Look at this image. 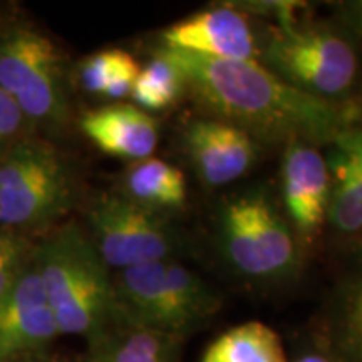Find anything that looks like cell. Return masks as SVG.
<instances>
[{"label": "cell", "mask_w": 362, "mask_h": 362, "mask_svg": "<svg viewBox=\"0 0 362 362\" xmlns=\"http://www.w3.org/2000/svg\"><path fill=\"white\" fill-rule=\"evenodd\" d=\"M0 232H2V220H0Z\"/></svg>", "instance_id": "cell-27"}, {"label": "cell", "mask_w": 362, "mask_h": 362, "mask_svg": "<svg viewBox=\"0 0 362 362\" xmlns=\"http://www.w3.org/2000/svg\"><path fill=\"white\" fill-rule=\"evenodd\" d=\"M181 139L194 173L211 188L242 178L259 155V143L250 134L210 116L189 121Z\"/></svg>", "instance_id": "cell-12"}, {"label": "cell", "mask_w": 362, "mask_h": 362, "mask_svg": "<svg viewBox=\"0 0 362 362\" xmlns=\"http://www.w3.org/2000/svg\"><path fill=\"white\" fill-rule=\"evenodd\" d=\"M296 362H334V361L330 359L329 356L317 354V352H312V354H305V356L298 357Z\"/></svg>", "instance_id": "cell-24"}, {"label": "cell", "mask_w": 362, "mask_h": 362, "mask_svg": "<svg viewBox=\"0 0 362 362\" xmlns=\"http://www.w3.org/2000/svg\"><path fill=\"white\" fill-rule=\"evenodd\" d=\"M34 265L61 336L89 342L119 317L110 267L78 223L66 221L40 238Z\"/></svg>", "instance_id": "cell-2"}, {"label": "cell", "mask_w": 362, "mask_h": 362, "mask_svg": "<svg viewBox=\"0 0 362 362\" xmlns=\"http://www.w3.org/2000/svg\"><path fill=\"white\" fill-rule=\"evenodd\" d=\"M218 248L240 277L284 284L300 269V245L287 216L264 188H250L223 203Z\"/></svg>", "instance_id": "cell-6"}, {"label": "cell", "mask_w": 362, "mask_h": 362, "mask_svg": "<svg viewBox=\"0 0 362 362\" xmlns=\"http://www.w3.org/2000/svg\"><path fill=\"white\" fill-rule=\"evenodd\" d=\"M88 226L90 242L110 270L171 260L185 250L183 233L168 216L123 193L94 197L88 206Z\"/></svg>", "instance_id": "cell-8"}, {"label": "cell", "mask_w": 362, "mask_h": 362, "mask_svg": "<svg viewBox=\"0 0 362 362\" xmlns=\"http://www.w3.org/2000/svg\"><path fill=\"white\" fill-rule=\"evenodd\" d=\"M141 66L123 49H104L81 61L78 81L86 93L123 101L133 93Z\"/></svg>", "instance_id": "cell-19"}, {"label": "cell", "mask_w": 362, "mask_h": 362, "mask_svg": "<svg viewBox=\"0 0 362 362\" xmlns=\"http://www.w3.org/2000/svg\"><path fill=\"white\" fill-rule=\"evenodd\" d=\"M37 242L7 230L0 232V302L33 265Z\"/></svg>", "instance_id": "cell-21"}, {"label": "cell", "mask_w": 362, "mask_h": 362, "mask_svg": "<svg viewBox=\"0 0 362 362\" xmlns=\"http://www.w3.org/2000/svg\"><path fill=\"white\" fill-rule=\"evenodd\" d=\"M0 88L37 134L52 141L67 129L71 103L64 54L27 21L6 17L0 24Z\"/></svg>", "instance_id": "cell-4"}, {"label": "cell", "mask_w": 362, "mask_h": 362, "mask_svg": "<svg viewBox=\"0 0 362 362\" xmlns=\"http://www.w3.org/2000/svg\"><path fill=\"white\" fill-rule=\"evenodd\" d=\"M334 362H362V255L342 280L330 315Z\"/></svg>", "instance_id": "cell-17"}, {"label": "cell", "mask_w": 362, "mask_h": 362, "mask_svg": "<svg viewBox=\"0 0 362 362\" xmlns=\"http://www.w3.org/2000/svg\"><path fill=\"white\" fill-rule=\"evenodd\" d=\"M158 128L149 112L128 103L106 104L79 117V129L99 151L131 163L153 156L160 139Z\"/></svg>", "instance_id": "cell-13"}, {"label": "cell", "mask_w": 362, "mask_h": 362, "mask_svg": "<svg viewBox=\"0 0 362 362\" xmlns=\"http://www.w3.org/2000/svg\"><path fill=\"white\" fill-rule=\"evenodd\" d=\"M259 47V62L285 83L324 101L347 104L359 78V57L351 39L337 29L275 27Z\"/></svg>", "instance_id": "cell-7"}, {"label": "cell", "mask_w": 362, "mask_h": 362, "mask_svg": "<svg viewBox=\"0 0 362 362\" xmlns=\"http://www.w3.org/2000/svg\"><path fill=\"white\" fill-rule=\"evenodd\" d=\"M124 197L139 205L165 214L187 202V178L168 161L146 158L131 163L123 178Z\"/></svg>", "instance_id": "cell-16"}, {"label": "cell", "mask_w": 362, "mask_h": 362, "mask_svg": "<svg viewBox=\"0 0 362 362\" xmlns=\"http://www.w3.org/2000/svg\"><path fill=\"white\" fill-rule=\"evenodd\" d=\"M354 24L357 27V33L362 37V2L354 4Z\"/></svg>", "instance_id": "cell-25"}, {"label": "cell", "mask_w": 362, "mask_h": 362, "mask_svg": "<svg viewBox=\"0 0 362 362\" xmlns=\"http://www.w3.org/2000/svg\"><path fill=\"white\" fill-rule=\"evenodd\" d=\"M185 96V81L175 62L156 49L148 64L141 67L131 99L139 110L153 112L173 106Z\"/></svg>", "instance_id": "cell-20"}, {"label": "cell", "mask_w": 362, "mask_h": 362, "mask_svg": "<svg viewBox=\"0 0 362 362\" xmlns=\"http://www.w3.org/2000/svg\"><path fill=\"white\" fill-rule=\"evenodd\" d=\"M17 362H78V361H72V359H69V357H62V356L52 354V352L49 351V352H42V354H35V356L25 357V359L17 361ZM79 362H83V361H79Z\"/></svg>", "instance_id": "cell-23"}, {"label": "cell", "mask_w": 362, "mask_h": 362, "mask_svg": "<svg viewBox=\"0 0 362 362\" xmlns=\"http://www.w3.org/2000/svg\"><path fill=\"white\" fill-rule=\"evenodd\" d=\"M160 47L223 61H259L260 47L245 12L211 7L166 27Z\"/></svg>", "instance_id": "cell-10"}, {"label": "cell", "mask_w": 362, "mask_h": 362, "mask_svg": "<svg viewBox=\"0 0 362 362\" xmlns=\"http://www.w3.org/2000/svg\"><path fill=\"white\" fill-rule=\"evenodd\" d=\"M112 288L123 319L181 341L202 329L221 304L200 275L175 259L117 270Z\"/></svg>", "instance_id": "cell-5"}, {"label": "cell", "mask_w": 362, "mask_h": 362, "mask_svg": "<svg viewBox=\"0 0 362 362\" xmlns=\"http://www.w3.org/2000/svg\"><path fill=\"white\" fill-rule=\"evenodd\" d=\"M178 67L185 94L210 117L243 129L257 143L327 146L356 124V107L324 101L285 83L259 61H223L158 47Z\"/></svg>", "instance_id": "cell-1"}, {"label": "cell", "mask_w": 362, "mask_h": 362, "mask_svg": "<svg viewBox=\"0 0 362 362\" xmlns=\"http://www.w3.org/2000/svg\"><path fill=\"white\" fill-rule=\"evenodd\" d=\"M30 134H37L34 126L16 101L0 88V161Z\"/></svg>", "instance_id": "cell-22"}, {"label": "cell", "mask_w": 362, "mask_h": 362, "mask_svg": "<svg viewBox=\"0 0 362 362\" xmlns=\"http://www.w3.org/2000/svg\"><path fill=\"white\" fill-rule=\"evenodd\" d=\"M280 193L297 238L310 242L327 221L330 200V175L320 148L307 143L284 148Z\"/></svg>", "instance_id": "cell-11"}, {"label": "cell", "mask_w": 362, "mask_h": 362, "mask_svg": "<svg viewBox=\"0 0 362 362\" xmlns=\"http://www.w3.org/2000/svg\"><path fill=\"white\" fill-rule=\"evenodd\" d=\"M183 341L117 317L88 342L83 362H180Z\"/></svg>", "instance_id": "cell-15"}, {"label": "cell", "mask_w": 362, "mask_h": 362, "mask_svg": "<svg viewBox=\"0 0 362 362\" xmlns=\"http://www.w3.org/2000/svg\"><path fill=\"white\" fill-rule=\"evenodd\" d=\"M200 362H287L279 334L262 322L235 325L215 339Z\"/></svg>", "instance_id": "cell-18"}, {"label": "cell", "mask_w": 362, "mask_h": 362, "mask_svg": "<svg viewBox=\"0 0 362 362\" xmlns=\"http://www.w3.org/2000/svg\"><path fill=\"white\" fill-rule=\"evenodd\" d=\"M59 336L61 330L33 262L0 302V362L49 352Z\"/></svg>", "instance_id": "cell-9"}, {"label": "cell", "mask_w": 362, "mask_h": 362, "mask_svg": "<svg viewBox=\"0 0 362 362\" xmlns=\"http://www.w3.org/2000/svg\"><path fill=\"white\" fill-rule=\"evenodd\" d=\"M78 181L51 139L30 134L0 161L2 230L39 242L69 215Z\"/></svg>", "instance_id": "cell-3"}, {"label": "cell", "mask_w": 362, "mask_h": 362, "mask_svg": "<svg viewBox=\"0 0 362 362\" xmlns=\"http://www.w3.org/2000/svg\"><path fill=\"white\" fill-rule=\"evenodd\" d=\"M4 21H6V16H2V12H0V24H2Z\"/></svg>", "instance_id": "cell-26"}, {"label": "cell", "mask_w": 362, "mask_h": 362, "mask_svg": "<svg viewBox=\"0 0 362 362\" xmlns=\"http://www.w3.org/2000/svg\"><path fill=\"white\" fill-rule=\"evenodd\" d=\"M330 200L327 221L342 235L362 233V126L344 129L327 144Z\"/></svg>", "instance_id": "cell-14"}]
</instances>
